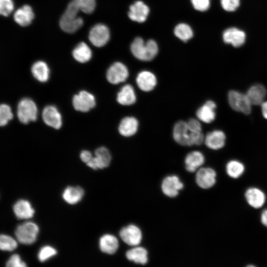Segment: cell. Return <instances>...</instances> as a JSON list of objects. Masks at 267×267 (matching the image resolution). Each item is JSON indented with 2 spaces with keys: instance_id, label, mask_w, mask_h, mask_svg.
I'll use <instances>...</instances> for the list:
<instances>
[{
  "instance_id": "cell-22",
  "label": "cell",
  "mask_w": 267,
  "mask_h": 267,
  "mask_svg": "<svg viewBox=\"0 0 267 267\" xmlns=\"http://www.w3.org/2000/svg\"><path fill=\"white\" fill-rule=\"evenodd\" d=\"M138 120L134 117L127 116L120 121L118 131L121 135L125 137L134 135L138 128Z\"/></svg>"
},
{
  "instance_id": "cell-9",
  "label": "cell",
  "mask_w": 267,
  "mask_h": 267,
  "mask_svg": "<svg viewBox=\"0 0 267 267\" xmlns=\"http://www.w3.org/2000/svg\"><path fill=\"white\" fill-rule=\"evenodd\" d=\"M72 104L75 110L86 112L95 106V99L91 93L86 90H82L74 95Z\"/></svg>"
},
{
  "instance_id": "cell-39",
  "label": "cell",
  "mask_w": 267,
  "mask_h": 267,
  "mask_svg": "<svg viewBox=\"0 0 267 267\" xmlns=\"http://www.w3.org/2000/svg\"><path fill=\"white\" fill-rule=\"evenodd\" d=\"M221 3L223 9L227 11H235L239 6L240 0H221Z\"/></svg>"
},
{
  "instance_id": "cell-45",
  "label": "cell",
  "mask_w": 267,
  "mask_h": 267,
  "mask_svg": "<svg viewBox=\"0 0 267 267\" xmlns=\"http://www.w3.org/2000/svg\"><path fill=\"white\" fill-rule=\"evenodd\" d=\"M262 106V112L264 117L267 119V101H264L261 104Z\"/></svg>"
},
{
  "instance_id": "cell-18",
  "label": "cell",
  "mask_w": 267,
  "mask_h": 267,
  "mask_svg": "<svg viewBox=\"0 0 267 267\" xmlns=\"http://www.w3.org/2000/svg\"><path fill=\"white\" fill-rule=\"evenodd\" d=\"M216 104L215 102L208 100L197 109L196 116L199 120L205 123H210L216 118Z\"/></svg>"
},
{
  "instance_id": "cell-40",
  "label": "cell",
  "mask_w": 267,
  "mask_h": 267,
  "mask_svg": "<svg viewBox=\"0 0 267 267\" xmlns=\"http://www.w3.org/2000/svg\"><path fill=\"white\" fill-rule=\"evenodd\" d=\"M7 267H26L25 263L23 262L18 254L12 255L6 263Z\"/></svg>"
},
{
  "instance_id": "cell-13",
  "label": "cell",
  "mask_w": 267,
  "mask_h": 267,
  "mask_svg": "<svg viewBox=\"0 0 267 267\" xmlns=\"http://www.w3.org/2000/svg\"><path fill=\"white\" fill-rule=\"evenodd\" d=\"M83 19L78 15L64 13L60 18L59 25L61 29L68 33H73L83 25Z\"/></svg>"
},
{
  "instance_id": "cell-43",
  "label": "cell",
  "mask_w": 267,
  "mask_h": 267,
  "mask_svg": "<svg viewBox=\"0 0 267 267\" xmlns=\"http://www.w3.org/2000/svg\"><path fill=\"white\" fill-rule=\"evenodd\" d=\"M92 158L91 153L87 150H83L80 153V158L82 161L87 163Z\"/></svg>"
},
{
  "instance_id": "cell-16",
  "label": "cell",
  "mask_w": 267,
  "mask_h": 267,
  "mask_svg": "<svg viewBox=\"0 0 267 267\" xmlns=\"http://www.w3.org/2000/svg\"><path fill=\"white\" fill-rule=\"evenodd\" d=\"M149 13V8L141 1H137L130 6L128 16L130 19L139 23L144 22Z\"/></svg>"
},
{
  "instance_id": "cell-44",
  "label": "cell",
  "mask_w": 267,
  "mask_h": 267,
  "mask_svg": "<svg viewBox=\"0 0 267 267\" xmlns=\"http://www.w3.org/2000/svg\"><path fill=\"white\" fill-rule=\"evenodd\" d=\"M261 221L263 224L267 227V209L265 210L262 213Z\"/></svg>"
},
{
  "instance_id": "cell-29",
  "label": "cell",
  "mask_w": 267,
  "mask_h": 267,
  "mask_svg": "<svg viewBox=\"0 0 267 267\" xmlns=\"http://www.w3.org/2000/svg\"><path fill=\"white\" fill-rule=\"evenodd\" d=\"M84 195L83 189L79 186H68L64 190L62 197L63 199L70 204H75L79 202Z\"/></svg>"
},
{
  "instance_id": "cell-15",
  "label": "cell",
  "mask_w": 267,
  "mask_h": 267,
  "mask_svg": "<svg viewBox=\"0 0 267 267\" xmlns=\"http://www.w3.org/2000/svg\"><path fill=\"white\" fill-rule=\"evenodd\" d=\"M155 75L148 71L139 72L136 78V83L140 89L148 92L153 90L157 85Z\"/></svg>"
},
{
  "instance_id": "cell-21",
  "label": "cell",
  "mask_w": 267,
  "mask_h": 267,
  "mask_svg": "<svg viewBox=\"0 0 267 267\" xmlns=\"http://www.w3.org/2000/svg\"><path fill=\"white\" fill-rule=\"evenodd\" d=\"M205 162V157L199 151H193L187 154L184 159L186 170L190 173L197 171Z\"/></svg>"
},
{
  "instance_id": "cell-23",
  "label": "cell",
  "mask_w": 267,
  "mask_h": 267,
  "mask_svg": "<svg viewBox=\"0 0 267 267\" xmlns=\"http://www.w3.org/2000/svg\"><path fill=\"white\" fill-rule=\"evenodd\" d=\"M13 18L18 25L25 27L31 23L34 18V13L30 5H24L16 10Z\"/></svg>"
},
{
  "instance_id": "cell-34",
  "label": "cell",
  "mask_w": 267,
  "mask_h": 267,
  "mask_svg": "<svg viewBox=\"0 0 267 267\" xmlns=\"http://www.w3.org/2000/svg\"><path fill=\"white\" fill-rule=\"evenodd\" d=\"M17 243L11 236L1 234L0 237V248L1 250L11 251L16 248Z\"/></svg>"
},
{
  "instance_id": "cell-5",
  "label": "cell",
  "mask_w": 267,
  "mask_h": 267,
  "mask_svg": "<svg viewBox=\"0 0 267 267\" xmlns=\"http://www.w3.org/2000/svg\"><path fill=\"white\" fill-rule=\"evenodd\" d=\"M229 106L234 110L244 114H249L251 112L252 104L246 94L232 90L227 96Z\"/></svg>"
},
{
  "instance_id": "cell-25",
  "label": "cell",
  "mask_w": 267,
  "mask_h": 267,
  "mask_svg": "<svg viewBox=\"0 0 267 267\" xmlns=\"http://www.w3.org/2000/svg\"><path fill=\"white\" fill-rule=\"evenodd\" d=\"M99 248L101 252L109 255L115 254L119 248V241L114 235L106 234L99 239Z\"/></svg>"
},
{
  "instance_id": "cell-7",
  "label": "cell",
  "mask_w": 267,
  "mask_h": 267,
  "mask_svg": "<svg viewBox=\"0 0 267 267\" xmlns=\"http://www.w3.org/2000/svg\"><path fill=\"white\" fill-rule=\"evenodd\" d=\"M129 77V71L123 63L116 62L112 64L106 72V79L111 84H118L125 82Z\"/></svg>"
},
{
  "instance_id": "cell-11",
  "label": "cell",
  "mask_w": 267,
  "mask_h": 267,
  "mask_svg": "<svg viewBox=\"0 0 267 267\" xmlns=\"http://www.w3.org/2000/svg\"><path fill=\"white\" fill-rule=\"evenodd\" d=\"M216 172L211 168H200L197 171L195 181L201 188L209 189L213 187L216 182Z\"/></svg>"
},
{
  "instance_id": "cell-30",
  "label": "cell",
  "mask_w": 267,
  "mask_h": 267,
  "mask_svg": "<svg viewBox=\"0 0 267 267\" xmlns=\"http://www.w3.org/2000/svg\"><path fill=\"white\" fill-rule=\"evenodd\" d=\"M34 77L41 82H45L49 78V69L45 62L38 61L35 62L31 68Z\"/></svg>"
},
{
  "instance_id": "cell-26",
  "label": "cell",
  "mask_w": 267,
  "mask_h": 267,
  "mask_svg": "<svg viewBox=\"0 0 267 267\" xmlns=\"http://www.w3.org/2000/svg\"><path fill=\"white\" fill-rule=\"evenodd\" d=\"M246 94L252 105H261L266 96L267 90L263 85L256 84L248 89Z\"/></svg>"
},
{
  "instance_id": "cell-8",
  "label": "cell",
  "mask_w": 267,
  "mask_h": 267,
  "mask_svg": "<svg viewBox=\"0 0 267 267\" xmlns=\"http://www.w3.org/2000/svg\"><path fill=\"white\" fill-rule=\"evenodd\" d=\"M119 235L124 243L133 247L138 246L142 238L140 229L134 224H130L122 228L120 231Z\"/></svg>"
},
{
  "instance_id": "cell-20",
  "label": "cell",
  "mask_w": 267,
  "mask_h": 267,
  "mask_svg": "<svg viewBox=\"0 0 267 267\" xmlns=\"http://www.w3.org/2000/svg\"><path fill=\"white\" fill-rule=\"evenodd\" d=\"M225 139V135L222 131L214 130L206 134L204 142L208 148L213 150H218L224 146Z\"/></svg>"
},
{
  "instance_id": "cell-33",
  "label": "cell",
  "mask_w": 267,
  "mask_h": 267,
  "mask_svg": "<svg viewBox=\"0 0 267 267\" xmlns=\"http://www.w3.org/2000/svg\"><path fill=\"white\" fill-rule=\"evenodd\" d=\"M174 34L178 39L187 42L193 37V33L191 27L185 23L177 25L174 30Z\"/></svg>"
},
{
  "instance_id": "cell-12",
  "label": "cell",
  "mask_w": 267,
  "mask_h": 267,
  "mask_svg": "<svg viewBox=\"0 0 267 267\" xmlns=\"http://www.w3.org/2000/svg\"><path fill=\"white\" fill-rule=\"evenodd\" d=\"M183 188V183L179 178L175 175L166 177L163 179L161 184L163 193L171 198L176 197Z\"/></svg>"
},
{
  "instance_id": "cell-1",
  "label": "cell",
  "mask_w": 267,
  "mask_h": 267,
  "mask_svg": "<svg viewBox=\"0 0 267 267\" xmlns=\"http://www.w3.org/2000/svg\"><path fill=\"white\" fill-rule=\"evenodd\" d=\"M173 137L178 144L183 146L200 145L204 141V136L202 133L191 132L187 124L184 121H178L173 130Z\"/></svg>"
},
{
  "instance_id": "cell-28",
  "label": "cell",
  "mask_w": 267,
  "mask_h": 267,
  "mask_svg": "<svg viewBox=\"0 0 267 267\" xmlns=\"http://www.w3.org/2000/svg\"><path fill=\"white\" fill-rule=\"evenodd\" d=\"M126 257L129 261L141 265L146 264L148 260L147 251L144 248L137 246L127 251Z\"/></svg>"
},
{
  "instance_id": "cell-38",
  "label": "cell",
  "mask_w": 267,
  "mask_h": 267,
  "mask_svg": "<svg viewBox=\"0 0 267 267\" xmlns=\"http://www.w3.org/2000/svg\"><path fill=\"white\" fill-rule=\"evenodd\" d=\"M14 5L12 0H0V13L4 16H8L12 11Z\"/></svg>"
},
{
  "instance_id": "cell-4",
  "label": "cell",
  "mask_w": 267,
  "mask_h": 267,
  "mask_svg": "<svg viewBox=\"0 0 267 267\" xmlns=\"http://www.w3.org/2000/svg\"><path fill=\"white\" fill-rule=\"evenodd\" d=\"M38 232V226L34 222H28L19 225L16 228L15 234L19 242L30 245L35 242Z\"/></svg>"
},
{
  "instance_id": "cell-2",
  "label": "cell",
  "mask_w": 267,
  "mask_h": 267,
  "mask_svg": "<svg viewBox=\"0 0 267 267\" xmlns=\"http://www.w3.org/2000/svg\"><path fill=\"white\" fill-rule=\"evenodd\" d=\"M131 50L135 57L138 59L149 61L156 56L158 52L157 43L153 40L146 43L140 37L136 38L131 45Z\"/></svg>"
},
{
  "instance_id": "cell-17",
  "label": "cell",
  "mask_w": 267,
  "mask_h": 267,
  "mask_svg": "<svg viewBox=\"0 0 267 267\" xmlns=\"http://www.w3.org/2000/svg\"><path fill=\"white\" fill-rule=\"evenodd\" d=\"M222 37L225 43L230 44L233 46L237 47L241 46L245 43L246 35L242 30L232 27L224 31Z\"/></svg>"
},
{
  "instance_id": "cell-42",
  "label": "cell",
  "mask_w": 267,
  "mask_h": 267,
  "mask_svg": "<svg viewBox=\"0 0 267 267\" xmlns=\"http://www.w3.org/2000/svg\"><path fill=\"white\" fill-rule=\"evenodd\" d=\"M189 130L194 133L202 132V127L198 120L191 118L187 122Z\"/></svg>"
},
{
  "instance_id": "cell-31",
  "label": "cell",
  "mask_w": 267,
  "mask_h": 267,
  "mask_svg": "<svg viewBox=\"0 0 267 267\" xmlns=\"http://www.w3.org/2000/svg\"><path fill=\"white\" fill-rule=\"evenodd\" d=\"M72 55L78 62L85 63L91 59L92 52L89 47L82 42L79 43L73 49Z\"/></svg>"
},
{
  "instance_id": "cell-32",
  "label": "cell",
  "mask_w": 267,
  "mask_h": 267,
  "mask_svg": "<svg viewBox=\"0 0 267 267\" xmlns=\"http://www.w3.org/2000/svg\"><path fill=\"white\" fill-rule=\"evenodd\" d=\"M245 170L244 165L240 161L233 160L229 161L226 165V172L228 176L237 178L243 174Z\"/></svg>"
},
{
  "instance_id": "cell-37",
  "label": "cell",
  "mask_w": 267,
  "mask_h": 267,
  "mask_svg": "<svg viewBox=\"0 0 267 267\" xmlns=\"http://www.w3.org/2000/svg\"><path fill=\"white\" fill-rule=\"evenodd\" d=\"M57 254L55 249L50 246L43 247L39 252L38 257L39 261L44 262Z\"/></svg>"
},
{
  "instance_id": "cell-19",
  "label": "cell",
  "mask_w": 267,
  "mask_h": 267,
  "mask_svg": "<svg viewBox=\"0 0 267 267\" xmlns=\"http://www.w3.org/2000/svg\"><path fill=\"white\" fill-rule=\"evenodd\" d=\"M245 197L248 204L255 209L261 208L266 201L264 192L257 187H250L245 193Z\"/></svg>"
},
{
  "instance_id": "cell-41",
  "label": "cell",
  "mask_w": 267,
  "mask_h": 267,
  "mask_svg": "<svg viewBox=\"0 0 267 267\" xmlns=\"http://www.w3.org/2000/svg\"><path fill=\"white\" fill-rule=\"evenodd\" d=\"M194 8L198 11H205L210 7V0H191Z\"/></svg>"
},
{
  "instance_id": "cell-10",
  "label": "cell",
  "mask_w": 267,
  "mask_h": 267,
  "mask_svg": "<svg viewBox=\"0 0 267 267\" xmlns=\"http://www.w3.org/2000/svg\"><path fill=\"white\" fill-rule=\"evenodd\" d=\"M92 157L87 165L93 170L102 169L109 166L111 161V155L109 150L103 146L97 148Z\"/></svg>"
},
{
  "instance_id": "cell-6",
  "label": "cell",
  "mask_w": 267,
  "mask_h": 267,
  "mask_svg": "<svg viewBox=\"0 0 267 267\" xmlns=\"http://www.w3.org/2000/svg\"><path fill=\"white\" fill-rule=\"evenodd\" d=\"M110 38V32L108 27L103 24H97L93 26L89 34V39L90 43L96 47L105 45Z\"/></svg>"
},
{
  "instance_id": "cell-3",
  "label": "cell",
  "mask_w": 267,
  "mask_h": 267,
  "mask_svg": "<svg viewBox=\"0 0 267 267\" xmlns=\"http://www.w3.org/2000/svg\"><path fill=\"white\" fill-rule=\"evenodd\" d=\"M38 109L35 102L29 98L20 100L17 105V117L22 123L27 124L36 120Z\"/></svg>"
},
{
  "instance_id": "cell-14",
  "label": "cell",
  "mask_w": 267,
  "mask_h": 267,
  "mask_svg": "<svg viewBox=\"0 0 267 267\" xmlns=\"http://www.w3.org/2000/svg\"><path fill=\"white\" fill-rule=\"evenodd\" d=\"M42 118L46 125L54 129H59L62 126L61 115L53 105H48L44 108Z\"/></svg>"
},
{
  "instance_id": "cell-27",
  "label": "cell",
  "mask_w": 267,
  "mask_h": 267,
  "mask_svg": "<svg viewBox=\"0 0 267 267\" xmlns=\"http://www.w3.org/2000/svg\"><path fill=\"white\" fill-rule=\"evenodd\" d=\"M13 212L18 219H28L33 217L34 210L30 202L25 200L17 201L13 207Z\"/></svg>"
},
{
  "instance_id": "cell-36",
  "label": "cell",
  "mask_w": 267,
  "mask_h": 267,
  "mask_svg": "<svg viewBox=\"0 0 267 267\" xmlns=\"http://www.w3.org/2000/svg\"><path fill=\"white\" fill-rule=\"evenodd\" d=\"M80 10L87 14L92 13L95 7V0H74Z\"/></svg>"
},
{
  "instance_id": "cell-35",
  "label": "cell",
  "mask_w": 267,
  "mask_h": 267,
  "mask_svg": "<svg viewBox=\"0 0 267 267\" xmlns=\"http://www.w3.org/2000/svg\"><path fill=\"white\" fill-rule=\"evenodd\" d=\"M13 118V114L10 106L5 104H2L0 106V125H6L9 121Z\"/></svg>"
},
{
  "instance_id": "cell-24",
  "label": "cell",
  "mask_w": 267,
  "mask_h": 267,
  "mask_svg": "<svg viewBox=\"0 0 267 267\" xmlns=\"http://www.w3.org/2000/svg\"><path fill=\"white\" fill-rule=\"evenodd\" d=\"M116 99L122 105L128 106L134 104L136 101V96L133 86L127 84L122 87L117 93Z\"/></svg>"
}]
</instances>
